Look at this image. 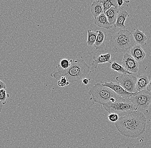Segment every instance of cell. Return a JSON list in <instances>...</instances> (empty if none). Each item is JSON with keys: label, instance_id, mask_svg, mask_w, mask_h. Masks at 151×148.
<instances>
[{"label": "cell", "instance_id": "obj_1", "mask_svg": "<svg viewBox=\"0 0 151 148\" xmlns=\"http://www.w3.org/2000/svg\"><path fill=\"white\" fill-rule=\"evenodd\" d=\"M115 125L122 135L127 138H137L146 131V118L142 112L134 111L120 117Z\"/></svg>", "mask_w": 151, "mask_h": 148}, {"label": "cell", "instance_id": "obj_2", "mask_svg": "<svg viewBox=\"0 0 151 148\" xmlns=\"http://www.w3.org/2000/svg\"><path fill=\"white\" fill-rule=\"evenodd\" d=\"M71 65L68 69L53 71L50 74L52 78L59 80L62 77L67 78L70 83L85 78L90 71V67L82 59L70 60Z\"/></svg>", "mask_w": 151, "mask_h": 148}, {"label": "cell", "instance_id": "obj_3", "mask_svg": "<svg viewBox=\"0 0 151 148\" xmlns=\"http://www.w3.org/2000/svg\"><path fill=\"white\" fill-rule=\"evenodd\" d=\"M109 42L115 53H127L136 44L132 32L125 29H121L113 34Z\"/></svg>", "mask_w": 151, "mask_h": 148}, {"label": "cell", "instance_id": "obj_4", "mask_svg": "<svg viewBox=\"0 0 151 148\" xmlns=\"http://www.w3.org/2000/svg\"><path fill=\"white\" fill-rule=\"evenodd\" d=\"M88 93L91 96V99L94 102L102 105L110 102H114L120 97L110 88L104 86L102 82L95 84L91 87Z\"/></svg>", "mask_w": 151, "mask_h": 148}, {"label": "cell", "instance_id": "obj_5", "mask_svg": "<svg viewBox=\"0 0 151 148\" xmlns=\"http://www.w3.org/2000/svg\"><path fill=\"white\" fill-rule=\"evenodd\" d=\"M103 107L109 114H117L119 117L135 111L134 106L129 99L121 97L117 99L114 102H110L105 104Z\"/></svg>", "mask_w": 151, "mask_h": 148}, {"label": "cell", "instance_id": "obj_6", "mask_svg": "<svg viewBox=\"0 0 151 148\" xmlns=\"http://www.w3.org/2000/svg\"><path fill=\"white\" fill-rule=\"evenodd\" d=\"M134 106L135 111H145L148 109L151 103V93L146 89L138 92L136 95L129 98Z\"/></svg>", "mask_w": 151, "mask_h": 148}, {"label": "cell", "instance_id": "obj_7", "mask_svg": "<svg viewBox=\"0 0 151 148\" xmlns=\"http://www.w3.org/2000/svg\"><path fill=\"white\" fill-rule=\"evenodd\" d=\"M117 82L129 93H135L136 84L137 80V74H120L116 77Z\"/></svg>", "mask_w": 151, "mask_h": 148}, {"label": "cell", "instance_id": "obj_8", "mask_svg": "<svg viewBox=\"0 0 151 148\" xmlns=\"http://www.w3.org/2000/svg\"><path fill=\"white\" fill-rule=\"evenodd\" d=\"M122 64L124 67L131 73L137 74L139 70L137 61L130 54L127 53H125L124 54Z\"/></svg>", "mask_w": 151, "mask_h": 148}, {"label": "cell", "instance_id": "obj_9", "mask_svg": "<svg viewBox=\"0 0 151 148\" xmlns=\"http://www.w3.org/2000/svg\"><path fill=\"white\" fill-rule=\"evenodd\" d=\"M104 86L109 87L114 91L117 95L121 97L129 99L131 97L136 95L137 92L135 93H131L127 92L123 88L118 82H105L103 83Z\"/></svg>", "mask_w": 151, "mask_h": 148}, {"label": "cell", "instance_id": "obj_10", "mask_svg": "<svg viewBox=\"0 0 151 148\" xmlns=\"http://www.w3.org/2000/svg\"><path fill=\"white\" fill-rule=\"evenodd\" d=\"M137 74L136 89L137 92H139L146 89L150 82V78L147 74L144 73Z\"/></svg>", "mask_w": 151, "mask_h": 148}, {"label": "cell", "instance_id": "obj_11", "mask_svg": "<svg viewBox=\"0 0 151 148\" xmlns=\"http://www.w3.org/2000/svg\"><path fill=\"white\" fill-rule=\"evenodd\" d=\"M129 16L128 12L125 9L122 8L119 9L117 16L116 22L114 24L116 28H123L125 27V23L127 18Z\"/></svg>", "mask_w": 151, "mask_h": 148}, {"label": "cell", "instance_id": "obj_12", "mask_svg": "<svg viewBox=\"0 0 151 148\" xmlns=\"http://www.w3.org/2000/svg\"><path fill=\"white\" fill-rule=\"evenodd\" d=\"M130 54L136 61H142L146 56V53L141 46L135 44L130 50Z\"/></svg>", "mask_w": 151, "mask_h": 148}, {"label": "cell", "instance_id": "obj_13", "mask_svg": "<svg viewBox=\"0 0 151 148\" xmlns=\"http://www.w3.org/2000/svg\"><path fill=\"white\" fill-rule=\"evenodd\" d=\"M111 54L109 53L101 54L97 57L94 56L93 58V61L91 63L92 68L94 69H96L98 68V66L100 64H105V63H107L112 64V62L111 61Z\"/></svg>", "mask_w": 151, "mask_h": 148}, {"label": "cell", "instance_id": "obj_14", "mask_svg": "<svg viewBox=\"0 0 151 148\" xmlns=\"http://www.w3.org/2000/svg\"><path fill=\"white\" fill-rule=\"evenodd\" d=\"M132 34L135 43L142 46L147 45V37L144 32L141 31L139 29H135L133 30Z\"/></svg>", "mask_w": 151, "mask_h": 148}, {"label": "cell", "instance_id": "obj_15", "mask_svg": "<svg viewBox=\"0 0 151 148\" xmlns=\"http://www.w3.org/2000/svg\"><path fill=\"white\" fill-rule=\"evenodd\" d=\"M94 23L95 25L101 28H104L107 30H109L112 28V25L109 24L108 19L104 13L94 18Z\"/></svg>", "mask_w": 151, "mask_h": 148}, {"label": "cell", "instance_id": "obj_16", "mask_svg": "<svg viewBox=\"0 0 151 148\" xmlns=\"http://www.w3.org/2000/svg\"><path fill=\"white\" fill-rule=\"evenodd\" d=\"M98 35L96 41L94 45L95 49L98 50L103 49L105 47V42L106 41V35L102 31H97Z\"/></svg>", "mask_w": 151, "mask_h": 148}, {"label": "cell", "instance_id": "obj_17", "mask_svg": "<svg viewBox=\"0 0 151 148\" xmlns=\"http://www.w3.org/2000/svg\"><path fill=\"white\" fill-rule=\"evenodd\" d=\"M119 10V7L112 6L104 13L108 19L109 22L111 25H114L116 22Z\"/></svg>", "mask_w": 151, "mask_h": 148}, {"label": "cell", "instance_id": "obj_18", "mask_svg": "<svg viewBox=\"0 0 151 148\" xmlns=\"http://www.w3.org/2000/svg\"><path fill=\"white\" fill-rule=\"evenodd\" d=\"M91 11L94 18L103 14L104 8L102 4L99 1H94L91 6Z\"/></svg>", "mask_w": 151, "mask_h": 148}, {"label": "cell", "instance_id": "obj_19", "mask_svg": "<svg viewBox=\"0 0 151 148\" xmlns=\"http://www.w3.org/2000/svg\"><path fill=\"white\" fill-rule=\"evenodd\" d=\"M111 69L114 71H117L120 74H132V73L127 71V70L125 69L123 66L119 64L118 62L116 61H114L111 64Z\"/></svg>", "mask_w": 151, "mask_h": 148}, {"label": "cell", "instance_id": "obj_20", "mask_svg": "<svg viewBox=\"0 0 151 148\" xmlns=\"http://www.w3.org/2000/svg\"><path fill=\"white\" fill-rule=\"evenodd\" d=\"M88 39L86 43L88 46L89 47H91L94 46L96 38H97L98 32L97 31L94 32L88 29L87 31Z\"/></svg>", "mask_w": 151, "mask_h": 148}, {"label": "cell", "instance_id": "obj_21", "mask_svg": "<svg viewBox=\"0 0 151 148\" xmlns=\"http://www.w3.org/2000/svg\"><path fill=\"white\" fill-rule=\"evenodd\" d=\"M99 1L103 5L104 13L112 6L119 7L116 0H102V1Z\"/></svg>", "mask_w": 151, "mask_h": 148}, {"label": "cell", "instance_id": "obj_22", "mask_svg": "<svg viewBox=\"0 0 151 148\" xmlns=\"http://www.w3.org/2000/svg\"><path fill=\"white\" fill-rule=\"evenodd\" d=\"M10 95L7 93L5 89L0 90V102L3 105H5L7 103V100L9 97Z\"/></svg>", "mask_w": 151, "mask_h": 148}, {"label": "cell", "instance_id": "obj_23", "mask_svg": "<svg viewBox=\"0 0 151 148\" xmlns=\"http://www.w3.org/2000/svg\"><path fill=\"white\" fill-rule=\"evenodd\" d=\"M70 82L65 77H62L58 82V85L60 87H65L66 86L70 84Z\"/></svg>", "mask_w": 151, "mask_h": 148}, {"label": "cell", "instance_id": "obj_24", "mask_svg": "<svg viewBox=\"0 0 151 148\" xmlns=\"http://www.w3.org/2000/svg\"><path fill=\"white\" fill-rule=\"evenodd\" d=\"M71 65L70 61L66 59H62L60 61V66L64 69H67Z\"/></svg>", "mask_w": 151, "mask_h": 148}, {"label": "cell", "instance_id": "obj_25", "mask_svg": "<svg viewBox=\"0 0 151 148\" xmlns=\"http://www.w3.org/2000/svg\"><path fill=\"white\" fill-rule=\"evenodd\" d=\"M108 119L112 122H115L119 119V115L116 114H110L108 116Z\"/></svg>", "mask_w": 151, "mask_h": 148}, {"label": "cell", "instance_id": "obj_26", "mask_svg": "<svg viewBox=\"0 0 151 148\" xmlns=\"http://www.w3.org/2000/svg\"><path fill=\"white\" fill-rule=\"evenodd\" d=\"M6 84L1 80H0V90L1 89H6Z\"/></svg>", "mask_w": 151, "mask_h": 148}, {"label": "cell", "instance_id": "obj_27", "mask_svg": "<svg viewBox=\"0 0 151 148\" xmlns=\"http://www.w3.org/2000/svg\"><path fill=\"white\" fill-rule=\"evenodd\" d=\"M82 83L85 85H87L89 83V80L87 79H86V78H83V79H82Z\"/></svg>", "mask_w": 151, "mask_h": 148}, {"label": "cell", "instance_id": "obj_28", "mask_svg": "<svg viewBox=\"0 0 151 148\" xmlns=\"http://www.w3.org/2000/svg\"><path fill=\"white\" fill-rule=\"evenodd\" d=\"M116 2L117 3L118 6H119V7L122 6L124 4V0H117Z\"/></svg>", "mask_w": 151, "mask_h": 148}, {"label": "cell", "instance_id": "obj_29", "mask_svg": "<svg viewBox=\"0 0 151 148\" xmlns=\"http://www.w3.org/2000/svg\"><path fill=\"white\" fill-rule=\"evenodd\" d=\"M146 89L147 91H149V92H151V79L150 80V82H149L147 86L146 87Z\"/></svg>", "mask_w": 151, "mask_h": 148}, {"label": "cell", "instance_id": "obj_30", "mask_svg": "<svg viewBox=\"0 0 151 148\" xmlns=\"http://www.w3.org/2000/svg\"><path fill=\"white\" fill-rule=\"evenodd\" d=\"M3 107V105L0 102V115H1V113L2 111Z\"/></svg>", "mask_w": 151, "mask_h": 148}, {"label": "cell", "instance_id": "obj_31", "mask_svg": "<svg viewBox=\"0 0 151 148\" xmlns=\"http://www.w3.org/2000/svg\"><path fill=\"white\" fill-rule=\"evenodd\" d=\"M124 1L125 2H126V3L128 4L130 2L131 0H124Z\"/></svg>", "mask_w": 151, "mask_h": 148}, {"label": "cell", "instance_id": "obj_32", "mask_svg": "<svg viewBox=\"0 0 151 148\" xmlns=\"http://www.w3.org/2000/svg\"><path fill=\"white\" fill-rule=\"evenodd\" d=\"M97 1H102V0H97Z\"/></svg>", "mask_w": 151, "mask_h": 148}, {"label": "cell", "instance_id": "obj_33", "mask_svg": "<svg viewBox=\"0 0 151 148\" xmlns=\"http://www.w3.org/2000/svg\"><path fill=\"white\" fill-rule=\"evenodd\" d=\"M116 1H117V0H116Z\"/></svg>", "mask_w": 151, "mask_h": 148}]
</instances>
